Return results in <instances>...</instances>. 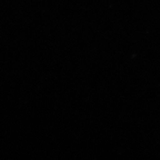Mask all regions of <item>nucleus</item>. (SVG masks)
I'll return each mask as SVG.
<instances>
[]
</instances>
